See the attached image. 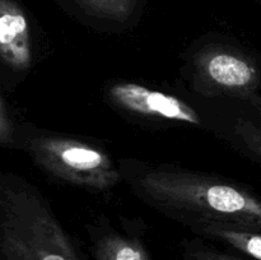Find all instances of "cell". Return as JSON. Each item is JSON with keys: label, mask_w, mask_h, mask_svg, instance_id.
<instances>
[{"label": "cell", "mask_w": 261, "mask_h": 260, "mask_svg": "<svg viewBox=\"0 0 261 260\" xmlns=\"http://www.w3.org/2000/svg\"><path fill=\"white\" fill-rule=\"evenodd\" d=\"M155 206L191 222H219L261 229V199L233 183L177 168H149L132 181Z\"/></svg>", "instance_id": "1"}, {"label": "cell", "mask_w": 261, "mask_h": 260, "mask_svg": "<svg viewBox=\"0 0 261 260\" xmlns=\"http://www.w3.org/2000/svg\"><path fill=\"white\" fill-rule=\"evenodd\" d=\"M0 260H86L36 186L0 176Z\"/></svg>", "instance_id": "2"}, {"label": "cell", "mask_w": 261, "mask_h": 260, "mask_svg": "<svg viewBox=\"0 0 261 260\" xmlns=\"http://www.w3.org/2000/svg\"><path fill=\"white\" fill-rule=\"evenodd\" d=\"M24 149L54 177L92 190L114 188L121 173L106 152L65 135L40 134L24 140Z\"/></svg>", "instance_id": "3"}, {"label": "cell", "mask_w": 261, "mask_h": 260, "mask_svg": "<svg viewBox=\"0 0 261 260\" xmlns=\"http://www.w3.org/2000/svg\"><path fill=\"white\" fill-rule=\"evenodd\" d=\"M195 68L204 88L213 93L252 97L260 82L256 64L227 46H212L199 53Z\"/></svg>", "instance_id": "4"}, {"label": "cell", "mask_w": 261, "mask_h": 260, "mask_svg": "<svg viewBox=\"0 0 261 260\" xmlns=\"http://www.w3.org/2000/svg\"><path fill=\"white\" fill-rule=\"evenodd\" d=\"M109 97L115 106L132 114L168 121L200 124L195 110L180 98L137 83L121 82L110 87Z\"/></svg>", "instance_id": "5"}, {"label": "cell", "mask_w": 261, "mask_h": 260, "mask_svg": "<svg viewBox=\"0 0 261 260\" xmlns=\"http://www.w3.org/2000/svg\"><path fill=\"white\" fill-rule=\"evenodd\" d=\"M0 56L13 71H25L32 65L27 17L15 0H0Z\"/></svg>", "instance_id": "6"}, {"label": "cell", "mask_w": 261, "mask_h": 260, "mask_svg": "<svg viewBox=\"0 0 261 260\" xmlns=\"http://www.w3.org/2000/svg\"><path fill=\"white\" fill-rule=\"evenodd\" d=\"M94 260H153L139 236L115 229L107 223L88 227Z\"/></svg>", "instance_id": "7"}, {"label": "cell", "mask_w": 261, "mask_h": 260, "mask_svg": "<svg viewBox=\"0 0 261 260\" xmlns=\"http://www.w3.org/2000/svg\"><path fill=\"white\" fill-rule=\"evenodd\" d=\"M193 229L200 236L216 240L252 260H261V229L219 222H196Z\"/></svg>", "instance_id": "8"}, {"label": "cell", "mask_w": 261, "mask_h": 260, "mask_svg": "<svg viewBox=\"0 0 261 260\" xmlns=\"http://www.w3.org/2000/svg\"><path fill=\"white\" fill-rule=\"evenodd\" d=\"M89 14L116 22H125L137 7L138 0H76Z\"/></svg>", "instance_id": "9"}, {"label": "cell", "mask_w": 261, "mask_h": 260, "mask_svg": "<svg viewBox=\"0 0 261 260\" xmlns=\"http://www.w3.org/2000/svg\"><path fill=\"white\" fill-rule=\"evenodd\" d=\"M182 260H247L245 257L227 254L211 245L205 244L203 240H189L182 245Z\"/></svg>", "instance_id": "10"}, {"label": "cell", "mask_w": 261, "mask_h": 260, "mask_svg": "<svg viewBox=\"0 0 261 260\" xmlns=\"http://www.w3.org/2000/svg\"><path fill=\"white\" fill-rule=\"evenodd\" d=\"M261 111V105H259ZM236 135L242 144L261 160V119L257 121L240 120L236 124Z\"/></svg>", "instance_id": "11"}, {"label": "cell", "mask_w": 261, "mask_h": 260, "mask_svg": "<svg viewBox=\"0 0 261 260\" xmlns=\"http://www.w3.org/2000/svg\"><path fill=\"white\" fill-rule=\"evenodd\" d=\"M0 142L4 147L14 142V127L4 97L0 98Z\"/></svg>", "instance_id": "12"}]
</instances>
